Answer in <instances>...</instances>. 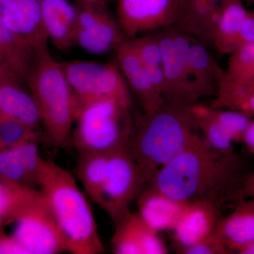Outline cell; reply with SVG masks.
I'll list each match as a JSON object with an SVG mask.
<instances>
[{
  "mask_svg": "<svg viewBox=\"0 0 254 254\" xmlns=\"http://www.w3.org/2000/svg\"><path fill=\"white\" fill-rule=\"evenodd\" d=\"M250 1H254V0H250Z\"/></svg>",
  "mask_w": 254,
  "mask_h": 254,
  "instance_id": "b9f144b4",
  "label": "cell"
},
{
  "mask_svg": "<svg viewBox=\"0 0 254 254\" xmlns=\"http://www.w3.org/2000/svg\"><path fill=\"white\" fill-rule=\"evenodd\" d=\"M248 13L242 0H222L212 44L217 51L231 55L237 50L239 31Z\"/></svg>",
  "mask_w": 254,
  "mask_h": 254,
  "instance_id": "7402d4cb",
  "label": "cell"
},
{
  "mask_svg": "<svg viewBox=\"0 0 254 254\" xmlns=\"http://www.w3.org/2000/svg\"><path fill=\"white\" fill-rule=\"evenodd\" d=\"M253 42H254V14L249 12L239 31L237 39V50L241 47L250 44Z\"/></svg>",
  "mask_w": 254,
  "mask_h": 254,
  "instance_id": "836d02e7",
  "label": "cell"
},
{
  "mask_svg": "<svg viewBox=\"0 0 254 254\" xmlns=\"http://www.w3.org/2000/svg\"><path fill=\"white\" fill-rule=\"evenodd\" d=\"M38 191L37 189L13 185L0 177V227L16 222Z\"/></svg>",
  "mask_w": 254,
  "mask_h": 254,
  "instance_id": "d4e9b609",
  "label": "cell"
},
{
  "mask_svg": "<svg viewBox=\"0 0 254 254\" xmlns=\"http://www.w3.org/2000/svg\"><path fill=\"white\" fill-rule=\"evenodd\" d=\"M38 187L64 237L68 252L103 253L104 245L93 211L71 174L54 162L41 158Z\"/></svg>",
  "mask_w": 254,
  "mask_h": 254,
  "instance_id": "7a4b0ae2",
  "label": "cell"
},
{
  "mask_svg": "<svg viewBox=\"0 0 254 254\" xmlns=\"http://www.w3.org/2000/svg\"><path fill=\"white\" fill-rule=\"evenodd\" d=\"M131 103L116 98L87 102L75 113L71 145L78 153L110 155L129 148Z\"/></svg>",
  "mask_w": 254,
  "mask_h": 254,
  "instance_id": "5b68a950",
  "label": "cell"
},
{
  "mask_svg": "<svg viewBox=\"0 0 254 254\" xmlns=\"http://www.w3.org/2000/svg\"><path fill=\"white\" fill-rule=\"evenodd\" d=\"M0 254H27V252L13 235H8L4 227H0Z\"/></svg>",
  "mask_w": 254,
  "mask_h": 254,
  "instance_id": "e575fe53",
  "label": "cell"
},
{
  "mask_svg": "<svg viewBox=\"0 0 254 254\" xmlns=\"http://www.w3.org/2000/svg\"><path fill=\"white\" fill-rule=\"evenodd\" d=\"M223 215L217 207L205 201L189 203L173 229V242L177 253L203 240L215 231Z\"/></svg>",
  "mask_w": 254,
  "mask_h": 254,
  "instance_id": "5bb4252c",
  "label": "cell"
},
{
  "mask_svg": "<svg viewBox=\"0 0 254 254\" xmlns=\"http://www.w3.org/2000/svg\"><path fill=\"white\" fill-rule=\"evenodd\" d=\"M188 203L175 199L147 185L137 198V213L155 231L173 230Z\"/></svg>",
  "mask_w": 254,
  "mask_h": 254,
  "instance_id": "9a60e30c",
  "label": "cell"
},
{
  "mask_svg": "<svg viewBox=\"0 0 254 254\" xmlns=\"http://www.w3.org/2000/svg\"><path fill=\"white\" fill-rule=\"evenodd\" d=\"M74 98L75 113L87 102L100 98H116L131 103L125 78L118 65L94 62L63 63Z\"/></svg>",
  "mask_w": 254,
  "mask_h": 254,
  "instance_id": "8992f818",
  "label": "cell"
},
{
  "mask_svg": "<svg viewBox=\"0 0 254 254\" xmlns=\"http://www.w3.org/2000/svg\"><path fill=\"white\" fill-rule=\"evenodd\" d=\"M118 66L127 85L141 100L145 113H153L165 103L131 41L126 38L117 48Z\"/></svg>",
  "mask_w": 254,
  "mask_h": 254,
  "instance_id": "4fadbf2b",
  "label": "cell"
},
{
  "mask_svg": "<svg viewBox=\"0 0 254 254\" xmlns=\"http://www.w3.org/2000/svg\"><path fill=\"white\" fill-rule=\"evenodd\" d=\"M26 170L28 181L33 188L38 187V171L41 157L39 154V135L14 147Z\"/></svg>",
  "mask_w": 254,
  "mask_h": 254,
  "instance_id": "1f68e13d",
  "label": "cell"
},
{
  "mask_svg": "<svg viewBox=\"0 0 254 254\" xmlns=\"http://www.w3.org/2000/svg\"><path fill=\"white\" fill-rule=\"evenodd\" d=\"M215 232L225 242L232 254L254 240V207L242 202L226 216L218 220Z\"/></svg>",
  "mask_w": 254,
  "mask_h": 254,
  "instance_id": "ac0fdd59",
  "label": "cell"
},
{
  "mask_svg": "<svg viewBox=\"0 0 254 254\" xmlns=\"http://www.w3.org/2000/svg\"><path fill=\"white\" fill-rule=\"evenodd\" d=\"M236 253L239 254H254V240L248 245L244 246L243 247L240 248Z\"/></svg>",
  "mask_w": 254,
  "mask_h": 254,
  "instance_id": "f35d334b",
  "label": "cell"
},
{
  "mask_svg": "<svg viewBox=\"0 0 254 254\" xmlns=\"http://www.w3.org/2000/svg\"><path fill=\"white\" fill-rule=\"evenodd\" d=\"M189 76L197 100L205 96H215L219 79L225 70L216 63L208 47L194 39L188 54Z\"/></svg>",
  "mask_w": 254,
  "mask_h": 254,
  "instance_id": "e0dca14e",
  "label": "cell"
},
{
  "mask_svg": "<svg viewBox=\"0 0 254 254\" xmlns=\"http://www.w3.org/2000/svg\"><path fill=\"white\" fill-rule=\"evenodd\" d=\"M160 43L163 55L165 102L197 103L189 76L188 54L194 38L174 26L153 32Z\"/></svg>",
  "mask_w": 254,
  "mask_h": 254,
  "instance_id": "ba28073f",
  "label": "cell"
},
{
  "mask_svg": "<svg viewBox=\"0 0 254 254\" xmlns=\"http://www.w3.org/2000/svg\"><path fill=\"white\" fill-rule=\"evenodd\" d=\"M42 21L48 40L61 50L74 43L77 9L67 0H40Z\"/></svg>",
  "mask_w": 254,
  "mask_h": 254,
  "instance_id": "2e32d148",
  "label": "cell"
},
{
  "mask_svg": "<svg viewBox=\"0 0 254 254\" xmlns=\"http://www.w3.org/2000/svg\"><path fill=\"white\" fill-rule=\"evenodd\" d=\"M191 110L198 130L210 148L222 154L231 155L236 153L231 137L214 118L210 106L195 103L191 105Z\"/></svg>",
  "mask_w": 254,
  "mask_h": 254,
  "instance_id": "484cf974",
  "label": "cell"
},
{
  "mask_svg": "<svg viewBox=\"0 0 254 254\" xmlns=\"http://www.w3.org/2000/svg\"><path fill=\"white\" fill-rule=\"evenodd\" d=\"M21 82L0 83V115L9 117L38 131L41 117L34 98Z\"/></svg>",
  "mask_w": 254,
  "mask_h": 254,
  "instance_id": "d6986e66",
  "label": "cell"
},
{
  "mask_svg": "<svg viewBox=\"0 0 254 254\" xmlns=\"http://www.w3.org/2000/svg\"><path fill=\"white\" fill-rule=\"evenodd\" d=\"M182 0H118V23L127 38L173 26Z\"/></svg>",
  "mask_w": 254,
  "mask_h": 254,
  "instance_id": "30bf717a",
  "label": "cell"
},
{
  "mask_svg": "<svg viewBox=\"0 0 254 254\" xmlns=\"http://www.w3.org/2000/svg\"><path fill=\"white\" fill-rule=\"evenodd\" d=\"M121 28L97 3H82L77 9L74 43L93 55H101L117 48L125 39Z\"/></svg>",
  "mask_w": 254,
  "mask_h": 254,
  "instance_id": "8fae6325",
  "label": "cell"
},
{
  "mask_svg": "<svg viewBox=\"0 0 254 254\" xmlns=\"http://www.w3.org/2000/svg\"><path fill=\"white\" fill-rule=\"evenodd\" d=\"M112 238V248L116 254H144L155 230L137 213H131L118 225Z\"/></svg>",
  "mask_w": 254,
  "mask_h": 254,
  "instance_id": "ffe728a7",
  "label": "cell"
},
{
  "mask_svg": "<svg viewBox=\"0 0 254 254\" xmlns=\"http://www.w3.org/2000/svg\"><path fill=\"white\" fill-rule=\"evenodd\" d=\"M145 186L129 148L111 153L99 206L106 212L114 225H118L131 213L130 205Z\"/></svg>",
  "mask_w": 254,
  "mask_h": 254,
  "instance_id": "52a82bcc",
  "label": "cell"
},
{
  "mask_svg": "<svg viewBox=\"0 0 254 254\" xmlns=\"http://www.w3.org/2000/svg\"><path fill=\"white\" fill-rule=\"evenodd\" d=\"M242 142L247 147L248 151L254 155V120H252L247 127Z\"/></svg>",
  "mask_w": 254,
  "mask_h": 254,
  "instance_id": "8d00e7d4",
  "label": "cell"
},
{
  "mask_svg": "<svg viewBox=\"0 0 254 254\" xmlns=\"http://www.w3.org/2000/svg\"><path fill=\"white\" fill-rule=\"evenodd\" d=\"M81 3H97L99 0H78Z\"/></svg>",
  "mask_w": 254,
  "mask_h": 254,
  "instance_id": "ab89813d",
  "label": "cell"
},
{
  "mask_svg": "<svg viewBox=\"0 0 254 254\" xmlns=\"http://www.w3.org/2000/svg\"><path fill=\"white\" fill-rule=\"evenodd\" d=\"M0 14L10 31L32 49L47 47L40 0H0Z\"/></svg>",
  "mask_w": 254,
  "mask_h": 254,
  "instance_id": "7c38bea8",
  "label": "cell"
},
{
  "mask_svg": "<svg viewBox=\"0 0 254 254\" xmlns=\"http://www.w3.org/2000/svg\"><path fill=\"white\" fill-rule=\"evenodd\" d=\"M232 254L225 242L215 231L203 240L189 247L182 254Z\"/></svg>",
  "mask_w": 254,
  "mask_h": 254,
  "instance_id": "d6a6232c",
  "label": "cell"
},
{
  "mask_svg": "<svg viewBox=\"0 0 254 254\" xmlns=\"http://www.w3.org/2000/svg\"><path fill=\"white\" fill-rule=\"evenodd\" d=\"M149 74L157 91L163 97L164 77L163 55L160 43L154 33H147L130 39Z\"/></svg>",
  "mask_w": 254,
  "mask_h": 254,
  "instance_id": "4316f807",
  "label": "cell"
},
{
  "mask_svg": "<svg viewBox=\"0 0 254 254\" xmlns=\"http://www.w3.org/2000/svg\"><path fill=\"white\" fill-rule=\"evenodd\" d=\"M26 82L52 145L61 149L72 147L74 98L63 63L54 59L48 46L37 50Z\"/></svg>",
  "mask_w": 254,
  "mask_h": 254,
  "instance_id": "277c9868",
  "label": "cell"
},
{
  "mask_svg": "<svg viewBox=\"0 0 254 254\" xmlns=\"http://www.w3.org/2000/svg\"><path fill=\"white\" fill-rule=\"evenodd\" d=\"M225 71L235 79H254V42L241 47L231 54Z\"/></svg>",
  "mask_w": 254,
  "mask_h": 254,
  "instance_id": "f546056e",
  "label": "cell"
},
{
  "mask_svg": "<svg viewBox=\"0 0 254 254\" xmlns=\"http://www.w3.org/2000/svg\"><path fill=\"white\" fill-rule=\"evenodd\" d=\"M251 174L236 153H219L197 133L147 185L185 203L208 202L223 215L245 201V184Z\"/></svg>",
  "mask_w": 254,
  "mask_h": 254,
  "instance_id": "6da1fadb",
  "label": "cell"
},
{
  "mask_svg": "<svg viewBox=\"0 0 254 254\" xmlns=\"http://www.w3.org/2000/svg\"><path fill=\"white\" fill-rule=\"evenodd\" d=\"M246 197L254 198V173H252L246 182L245 187Z\"/></svg>",
  "mask_w": 254,
  "mask_h": 254,
  "instance_id": "74e56055",
  "label": "cell"
},
{
  "mask_svg": "<svg viewBox=\"0 0 254 254\" xmlns=\"http://www.w3.org/2000/svg\"><path fill=\"white\" fill-rule=\"evenodd\" d=\"M0 177L14 185L33 188L28 181L21 158L15 148L0 150Z\"/></svg>",
  "mask_w": 254,
  "mask_h": 254,
  "instance_id": "f1b7e54d",
  "label": "cell"
},
{
  "mask_svg": "<svg viewBox=\"0 0 254 254\" xmlns=\"http://www.w3.org/2000/svg\"></svg>",
  "mask_w": 254,
  "mask_h": 254,
  "instance_id": "7bdbcfd3",
  "label": "cell"
},
{
  "mask_svg": "<svg viewBox=\"0 0 254 254\" xmlns=\"http://www.w3.org/2000/svg\"><path fill=\"white\" fill-rule=\"evenodd\" d=\"M109 156L103 153H78L76 176L87 195L98 205L101 201L108 175Z\"/></svg>",
  "mask_w": 254,
  "mask_h": 254,
  "instance_id": "603a6c76",
  "label": "cell"
},
{
  "mask_svg": "<svg viewBox=\"0 0 254 254\" xmlns=\"http://www.w3.org/2000/svg\"><path fill=\"white\" fill-rule=\"evenodd\" d=\"M210 106L219 109L236 110L254 116V79L240 81L224 71L219 79L215 98Z\"/></svg>",
  "mask_w": 254,
  "mask_h": 254,
  "instance_id": "44dd1931",
  "label": "cell"
},
{
  "mask_svg": "<svg viewBox=\"0 0 254 254\" xmlns=\"http://www.w3.org/2000/svg\"><path fill=\"white\" fill-rule=\"evenodd\" d=\"M38 135V131L21 122L0 115V150L14 148Z\"/></svg>",
  "mask_w": 254,
  "mask_h": 254,
  "instance_id": "83f0119b",
  "label": "cell"
},
{
  "mask_svg": "<svg viewBox=\"0 0 254 254\" xmlns=\"http://www.w3.org/2000/svg\"><path fill=\"white\" fill-rule=\"evenodd\" d=\"M250 201V203H252V205L254 207V198H251Z\"/></svg>",
  "mask_w": 254,
  "mask_h": 254,
  "instance_id": "60d3db41",
  "label": "cell"
},
{
  "mask_svg": "<svg viewBox=\"0 0 254 254\" xmlns=\"http://www.w3.org/2000/svg\"><path fill=\"white\" fill-rule=\"evenodd\" d=\"M210 108L214 118L225 128L232 141L242 142L246 130L252 121V117L236 110L219 109L210 106Z\"/></svg>",
  "mask_w": 254,
  "mask_h": 254,
  "instance_id": "4dcf8cb0",
  "label": "cell"
},
{
  "mask_svg": "<svg viewBox=\"0 0 254 254\" xmlns=\"http://www.w3.org/2000/svg\"><path fill=\"white\" fill-rule=\"evenodd\" d=\"M15 222L13 237L27 254L68 252L64 237L40 190Z\"/></svg>",
  "mask_w": 254,
  "mask_h": 254,
  "instance_id": "9c48e42d",
  "label": "cell"
},
{
  "mask_svg": "<svg viewBox=\"0 0 254 254\" xmlns=\"http://www.w3.org/2000/svg\"><path fill=\"white\" fill-rule=\"evenodd\" d=\"M191 105L165 102L159 109L133 122L129 149L146 185L198 133Z\"/></svg>",
  "mask_w": 254,
  "mask_h": 254,
  "instance_id": "3957f363",
  "label": "cell"
},
{
  "mask_svg": "<svg viewBox=\"0 0 254 254\" xmlns=\"http://www.w3.org/2000/svg\"><path fill=\"white\" fill-rule=\"evenodd\" d=\"M0 53L22 82L26 81L36 52L14 35L0 14Z\"/></svg>",
  "mask_w": 254,
  "mask_h": 254,
  "instance_id": "cb8c5ba5",
  "label": "cell"
},
{
  "mask_svg": "<svg viewBox=\"0 0 254 254\" xmlns=\"http://www.w3.org/2000/svg\"><path fill=\"white\" fill-rule=\"evenodd\" d=\"M6 81H19L23 83L10 67L3 55L0 53V83Z\"/></svg>",
  "mask_w": 254,
  "mask_h": 254,
  "instance_id": "d590c367",
  "label": "cell"
}]
</instances>
